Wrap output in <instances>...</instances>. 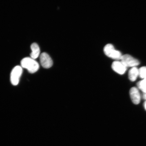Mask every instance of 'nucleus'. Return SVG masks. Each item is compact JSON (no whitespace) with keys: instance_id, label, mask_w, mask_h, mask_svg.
I'll use <instances>...</instances> for the list:
<instances>
[{"instance_id":"obj_6","label":"nucleus","mask_w":146,"mask_h":146,"mask_svg":"<svg viewBox=\"0 0 146 146\" xmlns=\"http://www.w3.org/2000/svg\"><path fill=\"white\" fill-rule=\"evenodd\" d=\"M113 70L118 74H123L127 70V67L121 61H116L113 62L112 65Z\"/></svg>"},{"instance_id":"obj_3","label":"nucleus","mask_w":146,"mask_h":146,"mask_svg":"<svg viewBox=\"0 0 146 146\" xmlns=\"http://www.w3.org/2000/svg\"><path fill=\"white\" fill-rule=\"evenodd\" d=\"M22 73V67L19 66H17L12 69L11 74L10 80L13 85L16 86L18 84Z\"/></svg>"},{"instance_id":"obj_1","label":"nucleus","mask_w":146,"mask_h":146,"mask_svg":"<svg viewBox=\"0 0 146 146\" xmlns=\"http://www.w3.org/2000/svg\"><path fill=\"white\" fill-rule=\"evenodd\" d=\"M22 67L27 69L28 72L33 74L39 70V65L35 60L31 57H26L22 60L21 62Z\"/></svg>"},{"instance_id":"obj_13","label":"nucleus","mask_w":146,"mask_h":146,"mask_svg":"<svg viewBox=\"0 0 146 146\" xmlns=\"http://www.w3.org/2000/svg\"><path fill=\"white\" fill-rule=\"evenodd\" d=\"M144 107H145V110H146V101L144 104Z\"/></svg>"},{"instance_id":"obj_5","label":"nucleus","mask_w":146,"mask_h":146,"mask_svg":"<svg viewBox=\"0 0 146 146\" xmlns=\"http://www.w3.org/2000/svg\"><path fill=\"white\" fill-rule=\"evenodd\" d=\"M40 61L42 66L45 68H50L53 65L52 58L46 52H43L41 54Z\"/></svg>"},{"instance_id":"obj_12","label":"nucleus","mask_w":146,"mask_h":146,"mask_svg":"<svg viewBox=\"0 0 146 146\" xmlns=\"http://www.w3.org/2000/svg\"><path fill=\"white\" fill-rule=\"evenodd\" d=\"M142 97L144 100H146V92L143 93V95H142Z\"/></svg>"},{"instance_id":"obj_7","label":"nucleus","mask_w":146,"mask_h":146,"mask_svg":"<svg viewBox=\"0 0 146 146\" xmlns=\"http://www.w3.org/2000/svg\"><path fill=\"white\" fill-rule=\"evenodd\" d=\"M130 97L133 103L135 105L139 104L141 100V96L138 89L136 87H133L129 91Z\"/></svg>"},{"instance_id":"obj_9","label":"nucleus","mask_w":146,"mask_h":146,"mask_svg":"<svg viewBox=\"0 0 146 146\" xmlns=\"http://www.w3.org/2000/svg\"><path fill=\"white\" fill-rule=\"evenodd\" d=\"M139 76V69L136 67H132L129 72V78L131 81L134 82L137 79Z\"/></svg>"},{"instance_id":"obj_10","label":"nucleus","mask_w":146,"mask_h":146,"mask_svg":"<svg viewBox=\"0 0 146 146\" xmlns=\"http://www.w3.org/2000/svg\"><path fill=\"white\" fill-rule=\"evenodd\" d=\"M137 86L138 88L140 89L143 93L146 92V81L143 79L138 82Z\"/></svg>"},{"instance_id":"obj_14","label":"nucleus","mask_w":146,"mask_h":146,"mask_svg":"<svg viewBox=\"0 0 146 146\" xmlns=\"http://www.w3.org/2000/svg\"><path fill=\"white\" fill-rule=\"evenodd\" d=\"M145 79L146 80V78H145V79Z\"/></svg>"},{"instance_id":"obj_11","label":"nucleus","mask_w":146,"mask_h":146,"mask_svg":"<svg viewBox=\"0 0 146 146\" xmlns=\"http://www.w3.org/2000/svg\"><path fill=\"white\" fill-rule=\"evenodd\" d=\"M139 76L143 79L146 78V66L142 67L139 69Z\"/></svg>"},{"instance_id":"obj_8","label":"nucleus","mask_w":146,"mask_h":146,"mask_svg":"<svg viewBox=\"0 0 146 146\" xmlns=\"http://www.w3.org/2000/svg\"><path fill=\"white\" fill-rule=\"evenodd\" d=\"M31 48L32 50L30 54L31 58L35 60L39 57L40 52L39 45L36 43H33L31 45Z\"/></svg>"},{"instance_id":"obj_2","label":"nucleus","mask_w":146,"mask_h":146,"mask_svg":"<svg viewBox=\"0 0 146 146\" xmlns=\"http://www.w3.org/2000/svg\"><path fill=\"white\" fill-rule=\"evenodd\" d=\"M104 51L106 55L112 59L120 60L123 56L119 51L116 50L113 46L110 44L105 46Z\"/></svg>"},{"instance_id":"obj_4","label":"nucleus","mask_w":146,"mask_h":146,"mask_svg":"<svg viewBox=\"0 0 146 146\" xmlns=\"http://www.w3.org/2000/svg\"><path fill=\"white\" fill-rule=\"evenodd\" d=\"M122 63L127 68V67H136L139 65L140 62L137 59L128 54L122 56L121 59Z\"/></svg>"}]
</instances>
